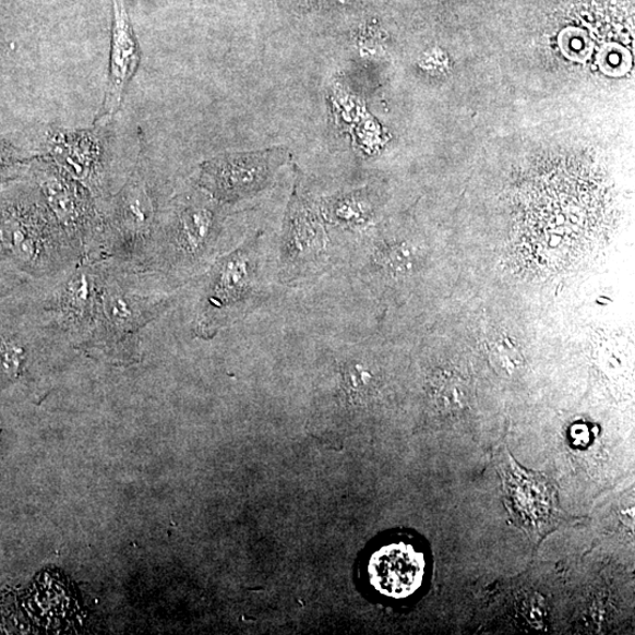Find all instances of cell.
<instances>
[{
  "instance_id": "obj_21",
  "label": "cell",
  "mask_w": 635,
  "mask_h": 635,
  "mask_svg": "<svg viewBox=\"0 0 635 635\" xmlns=\"http://www.w3.org/2000/svg\"><path fill=\"white\" fill-rule=\"evenodd\" d=\"M316 5L346 4L349 0H311Z\"/></svg>"
},
{
  "instance_id": "obj_18",
  "label": "cell",
  "mask_w": 635,
  "mask_h": 635,
  "mask_svg": "<svg viewBox=\"0 0 635 635\" xmlns=\"http://www.w3.org/2000/svg\"><path fill=\"white\" fill-rule=\"evenodd\" d=\"M24 285V276L0 260V302L16 295Z\"/></svg>"
},
{
  "instance_id": "obj_5",
  "label": "cell",
  "mask_w": 635,
  "mask_h": 635,
  "mask_svg": "<svg viewBox=\"0 0 635 635\" xmlns=\"http://www.w3.org/2000/svg\"><path fill=\"white\" fill-rule=\"evenodd\" d=\"M113 9L110 84L105 106L108 116L119 108L124 89L140 62L139 44L122 0H113Z\"/></svg>"
},
{
  "instance_id": "obj_11",
  "label": "cell",
  "mask_w": 635,
  "mask_h": 635,
  "mask_svg": "<svg viewBox=\"0 0 635 635\" xmlns=\"http://www.w3.org/2000/svg\"><path fill=\"white\" fill-rule=\"evenodd\" d=\"M212 224H214V216L207 208H187L178 221L177 247L188 254L200 252L209 238Z\"/></svg>"
},
{
  "instance_id": "obj_17",
  "label": "cell",
  "mask_w": 635,
  "mask_h": 635,
  "mask_svg": "<svg viewBox=\"0 0 635 635\" xmlns=\"http://www.w3.org/2000/svg\"><path fill=\"white\" fill-rule=\"evenodd\" d=\"M346 391L354 397H366L374 386V375L364 366H352L345 375Z\"/></svg>"
},
{
  "instance_id": "obj_20",
  "label": "cell",
  "mask_w": 635,
  "mask_h": 635,
  "mask_svg": "<svg viewBox=\"0 0 635 635\" xmlns=\"http://www.w3.org/2000/svg\"><path fill=\"white\" fill-rule=\"evenodd\" d=\"M19 164L20 160L13 149L5 144H0V183L13 177Z\"/></svg>"
},
{
  "instance_id": "obj_10",
  "label": "cell",
  "mask_w": 635,
  "mask_h": 635,
  "mask_svg": "<svg viewBox=\"0 0 635 635\" xmlns=\"http://www.w3.org/2000/svg\"><path fill=\"white\" fill-rule=\"evenodd\" d=\"M154 218V205L147 190L141 183H132L120 196L116 223L125 253H133L135 245L147 233Z\"/></svg>"
},
{
  "instance_id": "obj_4",
  "label": "cell",
  "mask_w": 635,
  "mask_h": 635,
  "mask_svg": "<svg viewBox=\"0 0 635 635\" xmlns=\"http://www.w3.org/2000/svg\"><path fill=\"white\" fill-rule=\"evenodd\" d=\"M45 205L69 239L85 247L96 229V214L89 194L80 181L62 171H50L41 180Z\"/></svg>"
},
{
  "instance_id": "obj_19",
  "label": "cell",
  "mask_w": 635,
  "mask_h": 635,
  "mask_svg": "<svg viewBox=\"0 0 635 635\" xmlns=\"http://www.w3.org/2000/svg\"><path fill=\"white\" fill-rule=\"evenodd\" d=\"M564 52L576 60H584L591 52V45L580 33L566 34L562 40Z\"/></svg>"
},
{
  "instance_id": "obj_12",
  "label": "cell",
  "mask_w": 635,
  "mask_h": 635,
  "mask_svg": "<svg viewBox=\"0 0 635 635\" xmlns=\"http://www.w3.org/2000/svg\"><path fill=\"white\" fill-rule=\"evenodd\" d=\"M430 395L435 406L445 412L462 411L470 400V391L463 378L451 371L433 376Z\"/></svg>"
},
{
  "instance_id": "obj_13",
  "label": "cell",
  "mask_w": 635,
  "mask_h": 635,
  "mask_svg": "<svg viewBox=\"0 0 635 635\" xmlns=\"http://www.w3.org/2000/svg\"><path fill=\"white\" fill-rule=\"evenodd\" d=\"M248 277L247 263L232 256L226 260L219 267L214 290H212V302L224 305L236 299L243 292Z\"/></svg>"
},
{
  "instance_id": "obj_1",
  "label": "cell",
  "mask_w": 635,
  "mask_h": 635,
  "mask_svg": "<svg viewBox=\"0 0 635 635\" xmlns=\"http://www.w3.org/2000/svg\"><path fill=\"white\" fill-rule=\"evenodd\" d=\"M68 239L47 205L20 199L0 206V260L24 277H41L63 263Z\"/></svg>"
},
{
  "instance_id": "obj_2",
  "label": "cell",
  "mask_w": 635,
  "mask_h": 635,
  "mask_svg": "<svg viewBox=\"0 0 635 635\" xmlns=\"http://www.w3.org/2000/svg\"><path fill=\"white\" fill-rule=\"evenodd\" d=\"M496 465L511 518L539 542L562 522L554 482L547 476L525 470L506 450Z\"/></svg>"
},
{
  "instance_id": "obj_16",
  "label": "cell",
  "mask_w": 635,
  "mask_h": 635,
  "mask_svg": "<svg viewBox=\"0 0 635 635\" xmlns=\"http://www.w3.org/2000/svg\"><path fill=\"white\" fill-rule=\"evenodd\" d=\"M632 57L628 51L616 45H610L604 48L600 56L599 62L603 72L611 75H622L631 69Z\"/></svg>"
},
{
  "instance_id": "obj_6",
  "label": "cell",
  "mask_w": 635,
  "mask_h": 635,
  "mask_svg": "<svg viewBox=\"0 0 635 635\" xmlns=\"http://www.w3.org/2000/svg\"><path fill=\"white\" fill-rule=\"evenodd\" d=\"M50 154L60 171L85 188L93 185L100 175L101 145L94 132H58L51 139Z\"/></svg>"
},
{
  "instance_id": "obj_7",
  "label": "cell",
  "mask_w": 635,
  "mask_h": 635,
  "mask_svg": "<svg viewBox=\"0 0 635 635\" xmlns=\"http://www.w3.org/2000/svg\"><path fill=\"white\" fill-rule=\"evenodd\" d=\"M100 295L99 280L89 269L75 271L57 293L52 312L69 327L84 330L96 323Z\"/></svg>"
},
{
  "instance_id": "obj_3",
  "label": "cell",
  "mask_w": 635,
  "mask_h": 635,
  "mask_svg": "<svg viewBox=\"0 0 635 635\" xmlns=\"http://www.w3.org/2000/svg\"><path fill=\"white\" fill-rule=\"evenodd\" d=\"M359 577L373 592L390 599L412 596L426 573V559L410 542L390 541L367 555Z\"/></svg>"
},
{
  "instance_id": "obj_15",
  "label": "cell",
  "mask_w": 635,
  "mask_h": 635,
  "mask_svg": "<svg viewBox=\"0 0 635 635\" xmlns=\"http://www.w3.org/2000/svg\"><path fill=\"white\" fill-rule=\"evenodd\" d=\"M381 261L391 274L407 275L416 268L419 262V254L411 247L397 244L383 250Z\"/></svg>"
},
{
  "instance_id": "obj_8",
  "label": "cell",
  "mask_w": 635,
  "mask_h": 635,
  "mask_svg": "<svg viewBox=\"0 0 635 635\" xmlns=\"http://www.w3.org/2000/svg\"><path fill=\"white\" fill-rule=\"evenodd\" d=\"M148 300L118 289L101 292L96 323L105 342H122L148 323Z\"/></svg>"
},
{
  "instance_id": "obj_14",
  "label": "cell",
  "mask_w": 635,
  "mask_h": 635,
  "mask_svg": "<svg viewBox=\"0 0 635 635\" xmlns=\"http://www.w3.org/2000/svg\"><path fill=\"white\" fill-rule=\"evenodd\" d=\"M490 357L494 367L507 375L516 374L524 366L520 347L507 336L498 337L490 344Z\"/></svg>"
},
{
  "instance_id": "obj_9",
  "label": "cell",
  "mask_w": 635,
  "mask_h": 635,
  "mask_svg": "<svg viewBox=\"0 0 635 635\" xmlns=\"http://www.w3.org/2000/svg\"><path fill=\"white\" fill-rule=\"evenodd\" d=\"M265 168L261 158L235 156L216 159L205 166L204 183L220 199L247 192L262 181Z\"/></svg>"
}]
</instances>
